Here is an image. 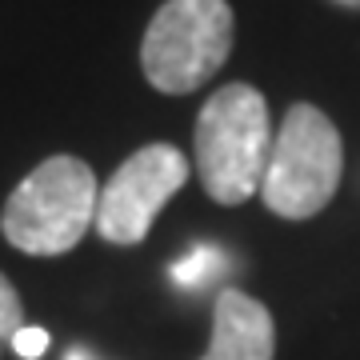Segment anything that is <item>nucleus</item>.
<instances>
[{
  "instance_id": "f257e3e1",
  "label": "nucleus",
  "mask_w": 360,
  "mask_h": 360,
  "mask_svg": "<svg viewBox=\"0 0 360 360\" xmlns=\"http://www.w3.org/2000/svg\"><path fill=\"white\" fill-rule=\"evenodd\" d=\"M196 172L217 205H245L260 193L272 153V116L264 92L252 84H224L196 116Z\"/></svg>"
},
{
  "instance_id": "f03ea898",
  "label": "nucleus",
  "mask_w": 360,
  "mask_h": 360,
  "mask_svg": "<svg viewBox=\"0 0 360 360\" xmlns=\"http://www.w3.org/2000/svg\"><path fill=\"white\" fill-rule=\"evenodd\" d=\"M101 184L80 156H49L4 200L0 232L28 257H65L96 224Z\"/></svg>"
},
{
  "instance_id": "7ed1b4c3",
  "label": "nucleus",
  "mask_w": 360,
  "mask_h": 360,
  "mask_svg": "<svg viewBox=\"0 0 360 360\" xmlns=\"http://www.w3.org/2000/svg\"><path fill=\"white\" fill-rule=\"evenodd\" d=\"M345 144L316 104H292L272 132L269 168L260 180V200L281 220L316 217L340 188Z\"/></svg>"
},
{
  "instance_id": "20e7f679",
  "label": "nucleus",
  "mask_w": 360,
  "mask_h": 360,
  "mask_svg": "<svg viewBox=\"0 0 360 360\" xmlns=\"http://www.w3.org/2000/svg\"><path fill=\"white\" fill-rule=\"evenodd\" d=\"M232 32L229 0H165L141 40L144 80L168 96L205 89L229 60Z\"/></svg>"
},
{
  "instance_id": "39448f33",
  "label": "nucleus",
  "mask_w": 360,
  "mask_h": 360,
  "mask_svg": "<svg viewBox=\"0 0 360 360\" xmlns=\"http://www.w3.org/2000/svg\"><path fill=\"white\" fill-rule=\"evenodd\" d=\"M184 180H188V156L176 144H144L101 188L92 229L108 245H141L160 217V208L184 188Z\"/></svg>"
},
{
  "instance_id": "423d86ee",
  "label": "nucleus",
  "mask_w": 360,
  "mask_h": 360,
  "mask_svg": "<svg viewBox=\"0 0 360 360\" xmlns=\"http://www.w3.org/2000/svg\"><path fill=\"white\" fill-rule=\"evenodd\" d=\"M276 356V324L257 296L224 288L212 309V340L200 360H272Z\"/></svg>"
},
{
  "instance_id": "0eeeda50",
  "label": "nucleus",
  "mask_w": 360,
  "mask_h": 360,
  "mask_svg": "<svg viewBox=\"0 0 360 360\" xmlns=\"http://www.w3.org/2000/svg\"><path fill=\"white\" fill-rule=\"evenodd\" d=\"M212 272H220V252L217 248H196L188 260H180L176 269H172V276H176V284H184V288H196V284H205Z\"/></svg>"
},
{
  "instance_id": "6e6552de",
  "label": "nucleus",
  "mask_w": 360,
  "mask_h": 360,
  "mask_svg": "<svg viewBox=\"0 0 360 360\" xmlns=\"http://www.w3.org/2000/svg\"><path fill=\"white\" fill-rule=\"evenodd\" d=\"M25 316V304H20V292L13 288V281L0 272V340H13L16 328H25L20 324Z\"/></svg>"
},
{
  "instance_id": "1a4fd4ad",
  "label": "nucleus",
  "mask_w": 360,
  "mask_h": 360,
  "mask_svg": "<svg viewBox=\"0 0 360 360\" xmlns=\"http://www.w3.org/2000/svg\"><path fill=\"white\" fill-rule=\"evenodd\" d=\"M13 348H16V352H20L25 360H37L40 352L49 348V333H44V328H16Z\"/></svg>"
},
{
  "instance_id": "9d476101",
  "label": "nucleus",
  "mask_w": 360,
  "mask_h": 360,
  "mask_svg": "<svg viewBox=\"0 0 360 360\" xmlns=\"http://www.w3.org/2000/svg\"><path fill=\"white\" fill-rule=\"evenodd\" d=\"M65 360H92V356H89V352H84V348H72V352H68Z\"/></svg>"
},
{
  "instance_id": "9b49d317",
  "label": "nucleus",
  "mask_w": 360,
  "mask_h": 360,
  "mask_svg": "<svg viewBox=\"0 0 360 360\" xmlns=\"http://www.w3.org/2000/svg\"><path fill=\"white\" fill-rule=\"evenodd\" d=\"M336 4H345V8H360V0H336Z\"/></svg>"
}]
</instances>
